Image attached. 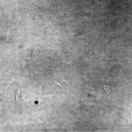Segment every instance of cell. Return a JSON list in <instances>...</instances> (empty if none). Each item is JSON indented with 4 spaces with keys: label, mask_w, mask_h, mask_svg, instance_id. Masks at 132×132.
<instances>
[{
    "label": "cell",
    "mask_w": 132,
    "mask_h": 132,
    "mask_svg": "<svg viewBox=\"0 0 132 132\" xmlns=\"http://www.w3.org/2000/svg\"><path fill=\"white\" fill-rule=\"evenodd\" d=\"M35 17L36 25L40 27L43 26L44 23L41 16L37 13H35Z\"/></svg>",
    "instance_id": "obj_1"
},
{
    "label": "cell",
    "mask_w": 132,
    "mask_h": 132,
    "mask_svg": "<svg viewBox=\"0 0 132 132\" xmlns=\"http://www.w3.org/2000/svg\"><path fill=\"white\" fill-rule=\"evenodd\" d=\"M110 57L111 56L110 55L108 58L102 60L98 64V65L95 66H95L94 68H95L96 69V68L101 66L111 63L112 60H111Z\"/></svg>",
    "instance_id": "obj_2"
},
{
    "label": "cell",
    "mask_w": 132,
    "mask_h": 132,
    "mask_svg": "<svg viewBox=\"0 0 132 132\" xmlns=\"http://www.w3.org/2000/svg\"><path fill=\"white\" fill-rule=\"evenodd\" d=\"M37 6L41 9H46L48 8L46 3L44 0H41Z\"/></svg>",
    "instance_id": "obj_3"
},
{
    "label": "cell",
    "mask_w": 132,
    "mask_h": 132,
    "mask_svg": "<svg viewBox=\"0 0 132 132\" xmlns=\"http://www.w3.org/2000/svg\"><path fill=\"white\" fill-rule=\"evenodd\" d=\"M63 51L65 53H68L70 52L71 49L69 47L66 46L64 48Z\"/></svg>",
    "instance_id": "obj_4"
},
{
    "label": "cell",
    "mask_w": 132,
    "mask_h": 132,
    "mask_svg": "<svg viewBox=\"0 0 132 132\" xmlns=\"http://www.w3.org/2000/svg\"><path fill=\"white\" fill-rule=\"evenodd\" d=\"M43 87L42 85L40 84L38 86V90L39 92L41 95V92L43 89Z\"/></svg>",
    "instance_id": "obj_5"
},
{
    "label": "cell",
    "mask_w": 132,
    "mask_h": 132,
    "mask_svg": "<svg viewBox=\"0 0 132 132\" xmlns=\"http://www.w3.org/2000/svg\"><path fill=\"white\" fill-rule=\"evenodd\" d=\"M9 26L8 27V28L7 29V34L6 35V41H7L8 39V36L9 35Z\"/></svg>",
    "instance_id": "obj_6"
},
{
    "label": "cell",
    "mask_w": 132,
    "mask_h": 132,
    "mask_svg": "<svg viewBox=\"0 0 132 132\" xmlns=\"http://www.w3.org/2000/svg\"><path fill=\"white\" fill-rule=\"evenodd\" d=\"M54 81L59 86L61 87L62 88H63V86H62V85L60 84V83L58 82H57V81Z\"/></svg>",
    "instance_id": "obj_7"
}]
</instances>
